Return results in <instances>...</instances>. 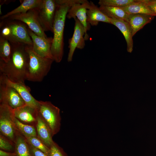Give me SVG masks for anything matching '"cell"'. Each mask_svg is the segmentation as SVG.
Masks as SVG:
<instances>
[{
	"label": "cell",
	"instance_id": "3957f363",
	"mask_svg": "<svg viewBox=\"0 0 156 156\" xmlns=\"http://www.w3.org/2000/svg\"><path fill=\"white\" fill-rule=\"evenodd\" d=\"M27 27L25 23L18 20L8 18L0 20V37L11 43H21L32 46Z\"/></svg>",
	"mask_w": 156,
	"mask_h": 156
},
{
	"label": "cell",
	"instance_id": "ba28073f",
	"mask_svg": "<svg viewBox=\"0 0 156 156\" xmlns=\"http://www.w3.org/2000/svg\"><path fill=\"white\" fill-rule=\"evenodd\" d=\"M74 19L75 25L73 34L68 41L69 51L67 57V61L68 62L72 61L76 48L81 49H83L85 45V41L89 38L83 25L77 18Z\"/></svg>",
	"mask_w": 156,
	"mask_h": 156
},
{
	"label": "cell",
	"instance_id": "9c48e42d",
	"mask_svg": "<svg viewBox=\"0 0 156 156\" xmlns=\"http://www.w3.org/2000/svg\"><path fill=\"white\" fill-rule=\"evenodd\" d=\"M0 104L6 105L13 109L26 105L17 90L0 81Z\"/></svg>",
	"mask_w": 156,
	"mask_h": 156
},
{
	"label": "cell",
	"instance_id": "d4e9b609",
	"mask_svg": "<svg viewBox=\"0 0 156 156\" xmlns=\"http://www.w3.org/2000/svg\"><path fill=\"white\" fill-rule=\"evenodd\" d=\"M137 0H100V6H112L122 8L136 2Z\"/></svg>",
	"mask_w": 156,
	"mask_h": 156
},
{
	"label": "cell",
	"instance_id": "6da1fadb",
	"mask_svg": "<svg viewBox=\"0 0 156 156\" xmlns=\"http://www.w3.org/2000/svg\"><path fill=\"white\" fill-rule=\"evenodd\" d=\"M10 43L12 47L11 55L7 62L0 60V73L12 82L25 83L29 60L27 44Z\"/></svg>",
	"mask_w": 156,
	"mask_h": 156
},
{
	"label": "cell",
	"instance_id": "7a4b0ae2",
	"mask_svg": "<svg viewBox=\"0 0 156 156\" xmlns=\"http://www.w3.org/2000/svg\"><path fill=\"white\" fill-rule=\"evenodd\" d=\"M55 1L57 6L53 26V36L51 53L54 61L59 63L64 54V33L66 18L68 11L72 6Z\"/></svg>",
	"mask_w": 156,
	"mask_h": 156
},
{
	"label": "cell",
	"instance_id": "484cf974",
	"mask_svg": "<svg viewBox=\"0 0 156 156\" xmlns=\"http://www.w3.org/2000/svg\"><path fill=\"white\" fill-rule=\"evenodd\" d=\"M28 143L33 147L42 151L50 156V149L37 136L26 138Z\"/></svg>",
	"mask_w": 156,
	"mask_h": 156
},
{
	"label": "cell",
	"instance_id": "f1b7e54d",
	"mask_svg": "<svg viewBox=\"0 0 156 156\" xmlns=\"http://www.w3.org/2000/svg\"><path fill=\"white\" fill-rule=\"evenodd\" d=\"M29 145L31 156H48L41 150L33 147L29 144Z\"/></svg>",
	"mask_w": 156,
	"mask_h": 156
},
{
	"label": "cell",
	"instance_id": "8fae6325",
	"mask_svg": "<svg viewBox=\"0 0 156 156\" xmlns=\"http://www.w3.org/2000/svg\"><path fill=\"white\" fill-rule=\"evenodd\" d=\"M0 74V81L16 90L24 101L26 105L38 110L39 101L31 95L30 93V89L29 87L24 83L12 82L3 75Z\"/></svg>",
	"mask_w": 156,
	"mask_h": 156
},
{
	"label": "cell",
	"instance_id": "52a82bcc",
	"mask_svg": "<svg viewBox=\"0 0 156 156\" xmlns=\"http://www.w3.org/2000/svg\"><path fill=\"white\" fill-rule=\"evenodd\" d=\"M13 109L8 105L0 104V133L14 143L18 131L13 120Z\"/></svg>",
	"mask_w": 156,
	"mask_h": 156
},
{
	"label": "cell",
	"instance_id": "44dd1931",
	"mask_svg": "<svg viewBox=\"0 0 156 156\" xmlns=\"http://www.w3.org/2000/svg\"><path fill=\"white\" fill-rule=\"evenodd\" d=\"M100 10L109 18L123 20L127 22L129 14L121 8L100 6Z\"/></svg>",
	"mask_w": 156,
	"mask_h": 156
},
{
	"label": "cell",
	"instance_id": "1f68e13d",
	"mask_svg": "<svg viewBox=\"0 0 156 156\" xmlns=\"http://www.w3.org/2000/svg\"><path fill=\"white\" fill-rule=\"evenodd\" d=\"M0 8L2 5L4 4H7L8 3L11 2H12L13 0H1L0 1Z\"/></svg>",
	"mask_w": 156,
	"mask_h": 156
},
{
	"label": "cell",
	"instance_id": "ffe728a7",
	"mask_svg": "<svg viewBox=\"0 0 156 156\" xmlns=\"http://www.w3.org/2000/svg\"><path fill=\"white\" fill-rule=\"evenodd\" d=\"M22 1V3L19 6L1 16L0 20L15 14L25 13L30 10L37 8L41 4L42 0H24Z\"/></svg>",
	"mask_w": 156,
	"mask_h": 156
},
{
	"label": "cell",
	"instance_id": "603a6c76",
	"mask_svg": "<svg viewBox=\"0 0 156 156\" xmlns=\"http://www.w3.org/2000/svg\"><path fill=\"white\" fill-rule=\"evenodd\" d=\"M13 120L17 130L25 138L37 136L35 127L22 123L16 119L14 115Z\"/></svg>",
	"mask_w": 156,
	"mask_h": 156
},
{
	"label": "cell",
	"instance_id": "ac0fdd59",
	"mask_svg": "<svg viewBox=\"0 0 156 156\" xmlns=\"http://www.w3.org/2000/svg\"><path fill=\"white\" fill-rule=\"evenodd\" d=\"M110 22V24L116 26L122 32L126 42L127 51L131 52L133 47V36L128 23L123 20L111 18Z\"/></svg>",
	"mask_w": 156,
	"mask_h": 156
},
{
	"label": "cell",
	"instance_id": "83f0119b",
	"mask_svg": "<svg viewBox=\"0 0 156 156\" xmlns=\"http://www.w3.org/2000/svg\"><path fill=\"white\" fill-rule=\"evenodd\" d=\"M49 149L50 156H68L63 149L55 142Z\"/></svg>",
	"mask_w": 156,
	"mask_h": 156
},
{
	"label": "cell",
	"instance_id": "e0dca14e",
	"mask_svg": "<svg viewBox=\"0 0 156 156\" xmlns=\"http://www.w3.org/2000/svg\"><path fill=\"white\" fill-rule=\"evenodd\" d=\"M154 16L144 14H129L128 23L130 26L132 36L146 24L150 23Z\"/></svg>",
	"mask_w": 156,
	"mask_h": 156
},
{
	"label": "cell",
	"instance_id": "30bf717a",
	"mask_svg": "<svg viewBox=\"0 0 156 156\" xmlns=\"http://www.w3.org/2000/svg\"><path fill=\"white\" fill-rule=\"evenodd\" d=\"M7 18L22 21L37 35L44 38L48 37L39 23L36 8L25 13L15 14Z\"/></svg>",
	"mask_w": 156,
	"mask_h": 156
},
{
	"label": "cell",
	"instance_id": "f546056e",
	"mask_svg": "<svg viewBox=\"0 0 156 156\" xmlns=\"http://www.w3.org/2000/svg\"><path fill=\"white\" fill-rule=\"evenodd\" d=\"M145 2L149 9L156 15V0H145Z\"/></svg>",
	"mask_w": 156,
	"mask_h": 156
},
{
	"label": "cell",
	"instance_id": "4316f807",
	"mask_svg": "<svg viewBox=\"0 0 156 156\" xmlns=\"http://www.w3.org/2000/svg\"><path fill=\"white\" fill-rule=\"evenodd\" d=\"M0 149L2 150L14 152L15 143L7 138L0 133Z\"/></svg>",
	"mask_w": 156,
	"mask_h": 156
},
{
	"label": "cell",
	"instance_id": "2e32d148",
	"mask_svg": "<svg viewBox=\"0 0 156 156\" xmlns=\"http://www.w3.org/2000/svg\"><path fill=\"white\" fill-rule=\"evenodd\" d=\"M87 22L90 25L96 26L100 22L110 24V18L103 13L92 1L90 2V7L87 10Z\"/></svg>",
	"mask_w": 156,
	"mask_h": 156
},
{
	"label": "cell",
	"instance_id": "4dcf8cb0",
	"mask_svg": "<svg viewBox=\"0 0 156 156\" xmlns=\"http://www.w3.org/2000/svg\"><path fill=\"white\" fill-rule=\"evenodd\" d=\"M0 156H16L14 152H7L0 150Z\"/></svg>",
	"mask_w": 156,
	"mask_h": 156
},
{
	"label": "cell",
	"instance_id": "4fadbf2b",
	"mask_svg": "<svg viewBox=\"0 0 156 156\" xmlns=\"http://www.w3.org/2000/svg\"><path fill=\"white\" fill-rule=\"evenodd\" d=\"M90 5V2L88 0L82 3L75 4L69 9L66 17L68 19L77 18L83 25L86 32L89 30L90 25L87 22V11Z\"/></svg>",
	"mask_w": 156,
	"mask_h": 156
},
{
	"label": "cell",
	"instance_id": "5b68a950",
	"mask_svg": "<svg viewBox=\"0 0 156 156\" xmlns=\"http://www.w3.org/2000/svg\"><path fill=\"white\" fill-rule=\"evenodd\" d=\"M39 101L38 113L49 127L53 136L60 129L61 118L60 109L49 101Z\"/></svg>",
	"mask_w": 156,
	"mask_h": 156
},
{
	"label": "cell",
	"instance_id": "d6986e66",
	"mask_svg": "<svg viewBox=\"0 0 156 156\" xmlns=\"http://www.w3.org/2000/svg\"><path fill=\"white\" fill-rule=\"evenodd\" d=\"M145 0H137L136 2L121 8L129 14H139L156 16L148 8Z\"/></svg>",
	"mask_w": 156,
	"mask_h": 156
},
{
	"label": "cell",
	"instance_id": "cb8c5ba5",
	"mask_svg": "<svg viewBox=\"0 0 156 156\" xmlns=\"http://www.w3.org/2000/svg\"><path fill=\"white\" fill-rule=\"evenodd\" d=\"M12 50L10 42L7 40L0 37V60L7 62L10 59Z\"/></svg>",
	"mask_w": 156,
	"mask_h": 156
},
{
	"label": "cell",
	"instance_id": "277c9868",
	"mask_svg": "<svg viewBox=\"0 0 156 156\" xmlns=\"http://www.w3.org/2000/svg\"><path fill=\"white\" fill-rule=\"evenodd\" d=\"M29 60L26 75V80L34 82H41L51 69L54 61L51 58L43 57L36 53L32 46L27 45Z\"/></svg>",
	"mask_w": 156,
	"mask_h": 156
},
{
	"label": "cell",
	"instance_id": "7c38bea8",
	"mask_svg": "<svg viewBox=\"0 0 156 156\" xmlns=\"http://www.w3.org/2000/svg\"><path fill=\"white\" fill-rule=\"evenodd\" d=\"M27 30L32 41L33 51L41 57L53 59L51 53L53 38H44L39 36L28 27Z\"/></svg>",
	"mask_w": 156,
	"mask_h": 156
},
{
	"label": "cell",
	"instance_id": "7402d4cb",
	"mask_svg": "<svg viewBox=\"0 0 156 156\" xmlns=\"http://www.w3.org/2000/svg\"><path fill=\"white\" fill-rule=\"evenodd\" d=\"M14 143V152L16 156H31L26 138L19 132L16 135Z\"/></svg>",
	"mask_w": 156,
	"mask_h": 156
},
{
	"label": "cell",
	"instance_id": "8992f818",
	"mask_svg": "<svg viewBox=\"0 0 156 156\" xmlns=\"http://www.w3.org/2000/svg\"><path fill=\"white\" fill-rule=\"evenodd\" d=\"M57 6L55 0H42L40 5L36 8L38 20L44 32H53Z\"/></svg>",
	"mask_w": 156,
	"mask_h": 156
},
{
	"label": "cell",
	"instance_id": "5bb4252c",
	"mask_svg": "<svg viewBox=\"0 0 156 156\" xmlns=\"http://www.w3.org/2000/svg\"><path fill=\"white\" fill-rule=\"evenodd\" d=\"M14 116L22 123L36 127L38 114L37 109L25 105L13 109Z\"/></svg>",
	"mask_w": 156,
	"mask_h": 156
},
{
	"label": "cell",
	"instance_id": "9a60e30c",
	"mask_svg": "<svg viewBox=\"0 0 156 156\" xmlns=\"http://www.w3.org/2000/svg\"><path fill=\"white\" fill-rule=\"evenodd\" d=\"M37 137L49 148L55 142L49 127L38 113L36 125Z\"/></svg>",
	"mask_w": 156,
	"mask_h": 156
}]
</instances>
